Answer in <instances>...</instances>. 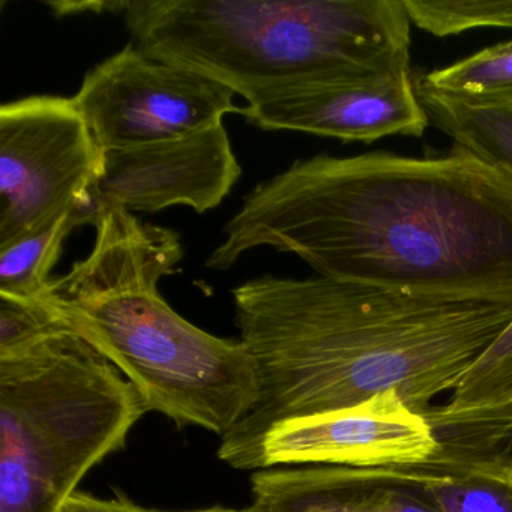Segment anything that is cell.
I'll use <instances>...</instances> for the list:
<instances>
[{
  "label": "cell",
  "mask_w": 512,
  "mask_h": 512,
  "mask_svg": "<svg viewBox=\"0 0 512 512\" xmlns=\"http://www.w3.org/2000/svg\"><path fill=\"white\" fill-rule=\"evenodd\" d=\"M223 235L215 271L268 247L332 280L512 304V176L457 146L295 161L244 197Z\"/></svg>",
  "instance_id": "6da1fadb"
},
{
  "label": "cell",
  "mask_w": 512,
  "mask_h": 512,
  "mask_svg": "<svg viewBox=\"0 0 512 512\" xmlns=\"http://www.w3.org/2000/svg\"><path fill=\"white\" fill-rule=\"evenodd\" d=\"M232 295L259 400L221 437L218 457L244 470L259 469L274 425L382 392H398L428 418L512 320L509 302L406 295L320 275H263Z\"/></svg>",
  "instance_id": "7a4b0ae2"
},
{
  "label": "cell",
  "mask_w": 512,
  "mask_h": 512,
  "mask_svg": "<svg viewBox=\"0 0 512 512\" xmlns=\"http://www.w3.org/2000/svg\"><path fill=\"white\" fill-rule=\"evenodd\" d=\"M182 259L175 230L115 209L91 254L37 302L112 362L149 412L224 437L256 406L259 379L241 340L197 328L160 295Z\"/></svg>",
  "instance_id": "3957f363"
},
{
  "label": "cell",
  "mask_w": 512,
  "mask_h": 512,
  "mask_svg": "<svg viewBox=\"0 0 512 512\" xmlns=\"http://www.w3.org/2000/svg\"><path fill=\"white\" fill-rule=\"evenodd\" d=\"M125 25L151 58L260 92L364 68H410L401 0H133Z\"/></svg>",
  "instance_id": "277c9868"
},
{
  "label": "cell",
  "mask_w": 512,
  "mask_h": 512,
  "mask_svg": "<svg viewBox=\"0 0 512 512\" xmlns=\"http://www.w3.org/2000/svg\"><path fill=\"white\" fill-rule=\"evenodd\" d=\"M146 412L130 380L73 331L0 359V512H64Z\"/></svg>",
  "instance_id": "5b68a950"
},
{
  "label": "cell",
  "mask_w": 512,
  "mask_h": 512,
  "mask_svg": "<svg viewBox=\"0 0 512 512\" xmlns=\"http://www.w3.org/2000/svg\"><path fill=\"white\" fill-rule=\"evenodd\" d=\"M101 167L103 149L73 98L0 107V247L73 212Z\"/></svg>",
  "instance_id": "8992f818"
},
{
  "label": "cell",
  "mask_w": 512,
  "mask_h": 512,
  "mask_svg": "<svg viewBox=\"0 0 512 512\" xmlns=\"http://www.w3.org/2000/svg\"><path fill=\"white\" fill-rule=\"evenodd\" d=\"M236 94L131 43L92 68L73 100L101 149L193 136L241 113Z\"/></svg>",
  "instance_id": "52a82bcc"
},
{
  "label": "cell",
  "mask_w": 512,
  "mask_h": 512,
  "mask_svg": "<svg viewBox=\"0 0 512 512\" xmlns=\"http://www.w3.org/2000/svg\"><path fill=\"white\" fill-rule=\"evenodd\" d=\"M242 176L223 124L193 136L136 148L103 149L101 175L73 211L76 227H97L110 211L217 208Z\"/></svg>",
  "instance_id": "ba28073f"
},
{
  "label": "cell",
  "mask_w": 512,
  "mask_h": 512,
  "mask_svg": "<svg viewBox=\"0 0 512 512\" xmlns=\"http://www.w3.org/2000/svg\"><path fill=\"white\" fill-rule=\"evenodd\" d=\"M251 125L344 142L421 137L430 125L410 68H364L260 92L241 107Z\"/></svg>",
  "instance_id": "9c48e42d"
},
{
  "label": "cell",
  "mask_w": 512,
  "mask_h": 512,
  "mask_svg": "<svg viewBox=\"0 0 512 512\" xmlns=\"http://www.w3.org/2000/svg\"><path fill=\"white\" fill-rule=\"evenodd\" d=\"M442 451L436 428L386 391L343 409L287 419L263 439L259 469L317 464L350 469H416Z\"/></svg>",
  "instance_id": "30bf717a"
},
{
  "label": "cell",
  "mask_w": 512,
  "mask_h": 512,
  "mask_svg": "<svg viewBox=\"0 0 512 512\" xmlns=\"http://www.w3.org/2000/svg\"><path fill=\"white\" fill-rule=\"evenodd\" d=\"M413 469L305 467L262 470L241 512H439L416 485Z\"/></svg>",
  "instance_id": "8fae6325"
},
{
  "label": "cell",
  "mask_w": 512,
  "mask_h": 512,
  "mask_svg": "<svg viewBox=\"0 0 512 512\" xmlns=\"http://www.w3.org/2000/svg\"><path fill=\"white\" fill-rule=\"evenodd\" d=\"M415 88L430 124L454 146L512 176V91L445 92L416 80Z\"/></svg>",
  "instance_id": "7c38bea8"
},
{
  "label": "cell",
  "mask_w": 512,
  "mask_h": 512,
  "mask_svg": "<svg viewBox=\"0 0 512 512\" xmlns=\"http://www.w3.org/2000/svg\"><path fill=\"white\" fill-rule=\"evenodd\" d=\"M437 430L512 427V320L428 416Z\"/></svg>",
  "instance_id": "4fadbf2b"
},
{
  "label": "cell",
  "mask_w": 512,
  "mask_h": 512,
  "mask_svg": "<svg viewBox=\"0 0 512 512\" xmlns=\"http://www.w3.org/2000/svg\"><path fill=\"white\" fill-rule=\"evenodd\" d=\"M416 487L439 512H512V469L506 460L427 472Z\"/></svg>",
  "instance_id": "5bb4252c"
},
{
  "label": "cell",
  "mask_w": 512,
  "mask_h": 512,
  "mask_svg": "<svg viewBox=\"0 0 512 512\" xmlns=\"http://www.w3.org/2000/svg\"><path fill=\"white\" fill-rule=\"evenodd\" d=\"M77 229L73 212L0 247V295L37 301L52 284V269L67 236Z\"/></svg>",
  "instance_id": "9a60e30c"
},
{
  "label": "cell",
  "mask_w": 512,
  "mask_h": 512,
  "mask_svg": "<svg viewBox=\"0 0 512 512\" xmlns=\"http://www.w3.org/2000/svg\"><path fill=\"white\" fill-rule=\"evenodd\" d=\"M410 23L434 37L512 29V0H401Z\"/></svg>",
  "instance_id": "2e32d148"
},
{
  "label": "cell",
  "mask_w": 512,
  "mask_h": 512,
  "mask_svg": "<svg viewBox=\"0 0 512 512\" xmlns=\"http://www.w3.org/2000/svg\"><path fill=\"white\" fill-rule=\"evenodd\" d=\"M416 82L437 91L463 94L512 91V43L487 47L449 67L422 74Z\"/></svg>",
  "instance_id": "e0dca14e"
},
{
  "label": "cell",
  "mask_w": 512,
  "mask_h": 512,
  "mask_svg": "<svg viewBox=\"0 0 512 512\" xmlns=\"http://www.w3.org/2000/svg\"><path fill=\"white\" fill-rule=\"evenodd\" d=\"M65 331L70 329L40 302L0 295V359L28 352Z\"/></svg>",
  "instance_id": "ac0fdd59"
},
{
  "label": "cell",
  "mask_w": 512,
  "mask_h": 512,
  "mask_svg": "<svg viewBox=\"0 0 512 512\" xmlns=\"http://www.w3.org/2000/svg\"><path fill=\"white\" fill-rule=\"evenodd\" d=\"M64 512H163L157 509L143 508L125 497L100 499L83 491H76L65 505Z\"/></svg>",
  "instance_id": "d6986e66"
},
{
  "label": "cell",
  "mask_w": 512,
  "mask_h": 512,
  "mask_svg": "<svg viewBox=\"0 0 512 512\" xmlns=\"http://www.w3.org/2000/svg\"><path fill=\"white\" fill-rule=\"evenodd\" d=\"M125 2H50L47 7L52 8L56 17L73 16L83 13H121Z\"/></svg>",
  "instance_id": "ffe728a7"
},
{
  "label": "cell",
  "mask_w": 512,
  "mask_h": 512,
  "mask_svg": "<svg viewBox=\"0 0 512 512\" xmlns=\"http://www.w3.org/2000/svg\"><path fill=\"white\" fill-rule=\"evenodd\" d=\"M193 512H241V509L214 508V509H205V511H193Z\"/></svg>",
  "instance_id": "44dd1931"
},
{
  "label": "cell",
  "mask_w": 512,
  "mask_h": 512,
  "mask_svg": "<svg viewBox=\"0 0 512 512\" xmlns=\"http://www.w3.org/2000/svg\"><path fill=\"white\" fill-rule=\"evenodd\" d=\"M508 464H509V467H511L512 469V443H511V452H509V457H508Z\"/></svg>",
  "instance_id": "7402d4cb"
},
{
  "label": "cell",
  "mask_w": 512,
  "mask_h": 512,
  "mask_svg": "<svg viewBox=\"0 0 512 512\" xmlns=\"http://www.w3.org/2000/svg\"><path fill=\"white\" fill-rule=\"evenodd\" d=\"M511 43H512V41H511Z\"/></svg>",
  "instance_id": "603a6c76"
}]
</instances>
